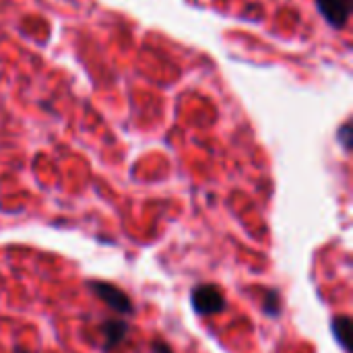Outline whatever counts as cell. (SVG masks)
Instances as JSON below:
<instances>
[{
	"label": "cell",
	"mask_w": 353,
	"mask_h": 353,
	"mask_svg": "<svg viewBox=\"0 0 353 353\" xmlns=\"http://www.w3.org/2000/svg\"><path fill=\"white\" fill-rule=\"evenodd\" d=\"M190 304L192 310L201 316H213L225 310V298L221 290L213 283L196 285L190 294Z\"/></svg>",
	"instance_id": "6da1fadb"
},
{
	"label": "cell",
	"mask_w": 353,
	"mask_h": 353,
	"mask_svg": "<svg viewBox=\"0 0 353 353\" xmlns=\"http://www.w3.org/2000/svg\"><path fill=\"white\" fill-rule=\"evenodd\" d=\"M89 290L103 302L108 304L114 312L122 314V316H130L134 314V306H132V300L126 292H122L120 288H116L114 283H108V281H89L87 283Z\"/></svg>",
	"instance_id": "7a4b0ae2"
},
{
	"label": "cell",
	"mask_w": 353,
	"mask_h": 353,
	"mask_svg": "<svg viewBox=\"0 0 353 353\" xmlns=\"http://www.w3.org/2000/svg\"><path fill=\"white\" fill-rule=\"evenodd\" d=\"M325 21L337 29H343L352 14V0H314Z\"/></svg>",
	"instance_id": "3957f363"
},
{
	"label": "cell",
	"mask_w": 353,
	"mask_h": 353,
	"mask_svg": "<svg viewBox=\"0 0 353 353\" xmlns=\"http://www.w3.org/2000/svg\"><path fill=\"white\" fill-rule=\"evenodd\" d=\"M101 335H103V352H112L116 350L128 335V325L126 321H108L103 327H101Z\"/></svg>",
	"instance_id": "277c9868"
},
{
	"label": "cell",
	"mask_w": 353,
	"mask_h": 353,
	"mask_svg": "<svg viewBox=\"0 0 353 353\" xmlns=\"http://www.w3.org/2000/svg\"><path fill=\"white\" fill-rule=\"evenodd\" d=\"M333 337L337 339V343L341 345V350H347V337H350V319L347 316H339L333 319Z\"/></svg>",
	"instance_id": "5b68a950"
},
{
	"label": "cell",
	"mask_w": 353,
	"mask_h": 353,
	"mask_svg": "<svg viewBox=\"0 0 353 353\" xmlns=\"http://www.w3.org/2000/svg\"><path fill=\"white\" fill-rule=\"evenodd\" d=\"M281 300H279V292H275V290H271V292H267L265 294V312L267 314H271V316H277L279 314V310H281Z\"/></svg>",
	"instance_id": "8992f818"
},
{
	"label": "cell",
	"mask_w": 353,
	"mask_h": 353,
	"mask_svg": "<svg viewBox=\"0 0 353 353\" xmlns=\"http://www.w3.org/2000/svg\"><path fill=\"white\" fill-rule=\"evenodd\" d=\"M337 137H339V141H341L343 149H345V151H350V149H352V126H350V124H343Z\"/></svg>",
	"instance_id": "52a82bcc"
},
{
	"label": "cell",
	"mask_w": 353,
	"mask_h": 353,
	"mask_svg": "<svg viewBox=\"0 0 353 353\" xmlns=\"http://www.w3.org/2000/svg\"><path fill=\"white\" fill-rule=\"evenodd\" d=\"M151 353H174V352H172V347H170L165 341L155 339V341L151 343Z\"/></svg>",
	"instance_id": "ba28073f"
},
{
	"label": "cell",
	"mask_w": 353,
	"mask_h": 353,
	"mask_svg": "<svg viewBox=\"0 0 353 353\" xmlns=\"http://www.w3.org/2000/svg\"><path fill=\"white\" fill-rule=\"evenodd\" d=\"M14 353H27V352H21V350H19V347H17V350H14Z\"/></svg>",
	"instance_id": "9c48e42d"
}]
</instances>
